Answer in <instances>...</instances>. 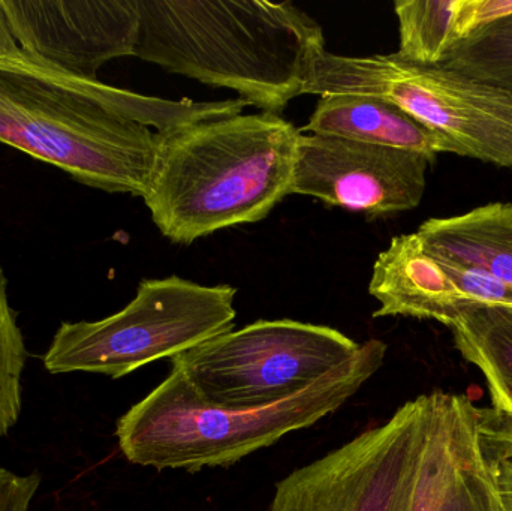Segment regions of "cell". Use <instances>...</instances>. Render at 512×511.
<instances>
[{
	"label": "cell",
	"instance_id": "1",
	"mask_svg": "<svg viewBox=\"0 0 512 511\" xmlns=\"http://www.w3.org/2000/svg\"><path fill=\"white\" fill-rule=\"evenodd\" d=\"M246 105L144 96L66 74L23 50L0 56V143L105 192L143 197L158 134L236 116Z\"/></svg>",
	"mask_w": 512,
	"mask_h": 511
},
{
	"label": "cell",
	"instance_id": "2",
	"mask_svg": "<svg viewBox=\"0 0 512 511\" xmlns=\"http://www.w3.org/2000/svg\"><path fill=\"white\" fill-rule=\"evenodd\" d=\"M134 56L279 114L303 95L321 26L291 2L138 0Z\"/></svg>",
	"mask_w": 512,
	"mask_h": 511
},
{
	"label": "cell",
	"instance_id": "3",
	"mask_svg": "<svg viewBox=\"0 0 512 511\" xmlns=\"http://www.w3.org/2000/svg\"><path fill=\"white\" fill-rule=\"evenodd\" d=\"M300 129L279 114H236L158 134L143 195L167 239L189 245L254 224L291 194Z\"/></svg>",
	"mask_w": 512,
	"mask_h": 511
},
{
	"label": "cell",
	"instance_id": "4",
	"mask_svg": "<svg viewBox=\"0 0 512 511\" xmlns=\"http://www.w3.org/2000/svg\"><path fill=\"white\" fill-rule=\"evenodd\" d=\"M387 344H361L358 353L297 395L261 408H227L203 401L179 371L117 422L120 452L155 470L200 473L228 468L291 432L310 428L342 408L384 365Z\"/></svg>",
	"mask_w": 512,
	"mask_h": 511
},
{
	"label": "cell",
	"instance_id": "5",
	"mask_svg": "<svg viewBox=\"0 0 512 511\" xmlns=\"http://www.w3.org/2000/svg\"><path fill=\"white\" fill-rule=\"evenodd\" d=\"M384 99L445 138L454 155L512 168V93L445 65H420L393 54L313 59L303 95Z\"/></svg>",
	"mask_w": 512,
	"mask_h": 511
},
{
	"label": "cell",
	"instance_id": "6",
	"mask_svg": "<svg viewBox=\"0 0 512 511\" xmlns=\"http://www.w3.org/2000/svg\"><path fill=\"white\" fill-rule=\"evenodd\" d=\"M237 290L179 276L146 279L117 314L62 323L44 354L50 374L90 372L113 380L150 363L173 359L234 329Z\"/></svg>",
	"mask_w": 512,
	"mask_h": 511
},
{
	"label": "cell",
	"instance_id": "7",
	"mask_svg": "<svg viewBox=\"0 0 512 511\" xmlns=\"http://www.w3.org/2000/svg\"><path fill=\"white\" fill-rule=\"evenodd\" d=\"M361 344L333 327L259 320L170 360L203 401L261 408L303 392L351 360Z\"/></svg>",
	"mask_w": 512,
	"mask_h": 511
},
{
	"label": "cell",
	"instance_id": "8",
	"mask_svg": "<svg viewBox=\"0 0 512 511\" xmlns=\"http://www.w3.org/2000/svg\"><path fill=\"white\" fill-rule=\"evenodd\" d=\"M426 423L423 395L277 482L267 511H409Z\"/></svg>",
	"mask_w": 512,
	"mask_h": 511
},
{
	"label": "cell",
	"instance_id": "9",
	"mask_svg": "<svg viewBox=\"0 0 512 511\" xmlns=\"http://www.w3.org/2000/svg\"><path fill=\"white\" fill-rule=\"evenodd\" d=\"M429 156L331 135L301 134L291 194L366 215H396L420 206Z\"/></svg>",
	"mask_w": 512,
	"mask_h": 511
},
{
	"label": "cell",
	"instance_id": "10",
	"mask_svg": "<svg viewBox=\"0 0 512 511\" xmlns=\"http://www.w3.org/2000/svg\"><path fill=\"white\" fill-rule=\"evenodd\" d=\"M18 48L86 80L110 60L134 56L138 0H0Z\"/></svg>",
	"mask_w": 512,
	"mask_h": 511
},
{
	"label": "cell",
	"instance_id": "11",
	"mask_svg": "<svg viewBox=\"0 0 512 511\" xmlns=\"http://www.w3.org/2000/svg\"><path fill=\"white\" fill-rule=\"evenodd\" d=\"M409 511H502L477 440L468 396L427 395V423Z\"/></svg>",
	"mask_w": 512,
	"mask_h": 511
},
{
	"label": "cell",
	"instance_id": "12",
	"mask_svg": "<svg viewBox=\"0 0 512 511\" xmlns=\"http://www.w3.org/2000/svg\"><path fill=\"white\" fill-rule=\"evenodd\" d=\"M370 296L379 302L373 318L411 317L444 326L471 306L447 267L433 257L417 233L393 237L373 264Z\"/></svg>",
	"mask_w": 512,
	"mask_h": 511
},
{
	"label": "cell",
	"instance_id": "13",
	"mask_svg": "<svg viewBox=\"0 0 512 511\" xmlns=\"http://www.w3.org/2000/svg\"><path fill=\"white\" fill-rule=\"evenodd\" d=\"M300 132L408 150L429 156L433 161L439 153H454L445 138L376 96L346 93L319 96L309 123Z\"/></svg>",
	"mask_w": 512,
	"mask_h": 511
},
{
	"label": "cell",
	"instance_id": "14",
	"mask_svg": "<svg viewBox=\"0 0 512 511\" xmlns=\"http://www.w3.org/2000/svg\"><path fill=\"white\" fill-rule=\"evenodd\" d=\"M417 236L439 260L480 270L512 288V203H489L462 215L430 218Z\"/></svg>",
	"mask_w": 512,
	"mask_h": 511
},
{
	"label": "cell",
	"instance_id": "15",
	"mask_svg": "<svg viewBox=\"0 0 512 511\" xmlns=\"http://www.w3.org/2000/svg\"><path fill=\"white\" fill-rule=\"evenodd\" d=\"M448 329L463 359L483 372L492 407L512 416V308L466 306Z\"/></svg>",
	"mask_w": 512,
	"mask_h": 511
},
{
	"label": "cell",
	"instance_id": "16",
	"mask_svg": "<svg viewBox=\"0 0 512 511\" xmlns=\"http://www.w3.org/2000/svg\"><path fill=\"white\" fill-rule=\"evenodd\" d=\"M460 11L462 0H397V56L420 65H442L451 48L465 39Z\"/></svg>",
	"mask_w": 512,
	"mask_h": 511
},
{
	"label": "cell",
	"instance_id": "17",
	"mask_svg": "<svg viewBox=\"0 0 512 511\" xmlns=\"http://www.w3.org/2000/svg\"><path fill=\"white\" fill-rule=\"evenodd\" d=\"M442 65L512 93V15L454 45Z\"/></svg>",
	"mask_w": 512,
	"mask_h": 511
},
{
	"label": "cell",
	"instance_id": "18",
	"mask_svg": "<svg viewBox=\"0 0 512 511\" xmlns=\"http://www.w3.org/2000/svg\"><path fill=\"white\" fill-rule=\"evenodd\" d=\"M27 362L17 312L9 302L8 279L0 267V440L17 425L21 413V378Z\"/></svg>",
	"mask_w": 512,
	"mask_h": 511
},
{
	"label": "cell",
	"instance_id": "19",
	"mask_svg": "<svg viewBox=\"0 0 512 511\" xmlns=\"http://www.w3.org/2000/svg\"><path fill=\"white\" fill-rule=\"evenodd\" d=\"M477 440L502 511H512V416L477 407Z\"/></svg>",
	"mask_w": 512,
	"mask_h": 511
},
{
	"label": "cell",
	"instance_id": "20",
	"mask_svg": "<svg viewBox=\"0 0 512 511\" xmlns=\"http://www.w3.org/2000/svg\"><path fill=\"white\" fill-rule=\"evenodd\" d=\"M39 486L38 473L21 476L0 468V511H29Z\"/></svg>",
	"mask_w": 512,
	"mask_h": 511
},
{
	"label": "cell",
	"instance_id": "21",
	"mask_svg": "<svg viewBox=\"0 0 512 511\" xmlns=\"http://www.w3.org/2000/svg\"><path fill=\"white\" fill-rule=\"evenodd\" d=\"M18 50L20 48H18L11 30H9L8 23H6L2 8H0V56L17 53Z\"/></svg>",
	"mask_w": 512,
	"mask_h": 511
}]
</instances>
